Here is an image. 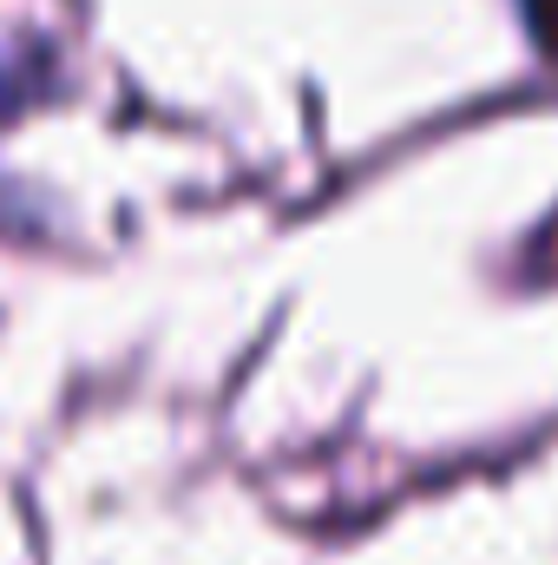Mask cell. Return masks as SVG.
I'll use <instances>...</instances> for the list:
<instances>
[{
  "mask_svg": "<svg viewBox=\"0 0 558 565\" xmlns=\"http://www.w3.org/2000/svg\"><path fill=\"white\" fill-rule=\"evenodd\" d=\"M526 13H533V26H539V40L558 53V0H526Z\"/></svg>",
  "mask_w": 558,
  "mask_h": 565,
  "instance_id": "cell-1",
  "label": "cell"
}]
</instances>
